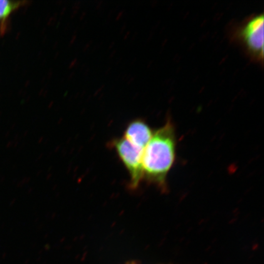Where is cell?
I'll return each instance as SVG.
<instances>
[{
    "mask_svg": "<svg viewBox=\"0 0 264 264\" xmlns=\"http://www.w3.org/2000/svg\"><path fill=\"white\" fill-rule=\"evenodd\" d=\"M154 132L145 121L136 119L128 124L124 138L139 148L144 149L150 141Z\"/></svg>",
    "mask_w": 264,
    "mask_h": 264,
    "instance_id": "obj_4",
    "label": "cell"
},
{
    "mask_svg": "<svg viewBox=\"0 0 264 264\" xmlns=\"http://www.w3.org/2000/svg\"><path fill=\"white\" fill-rule=\"evenodd\" d=\"M25 2L0 0V21H4Z\"/></svg>",
    "mask_w": 264,
    "mask_h": 264,
    "instance_id": "obj_5",
    "label": "cell"
},
{
    "mask_svg": "<svg viewBox=\"0 0 264 264\" xmlns=\"http://www.w3.org/2000/svg\"><path fill=\"white\" fill-rule=\"evenodd\" d=\"M176 137L169 120L154 132L144 148L142 158L143 178L161 190H166V178L176 158Z\"/></svg>",
    "mask_w": 264,
    "mask_h": 264,
    "instance_id": "obj_1",
    "label": "cell"
},
{
    "mask_svg": "<svg viewBox=\"0 0 264 264\" xmlns=\"http://www.w3.org/2000/svg\"><path fill=\"white\" fill-rule=\"evenodd\" d=\"M131 264H132V263Z\"/></svg>",
    "mask_w": 264,
    "mask_h": 264,
    "instance_id": "obj_6",
    "label": "cell"
},
{
    "mask_svg": "<svg viewBox=\"0 0 264 264\" xmlns=\"http://www.w3.org/2000/svg\"><path fill=\"white\" fill-rule=\"evenodd\" d=\"M234 39L254 61H264V14L254 15L236 29Z\"/></svg>",
    "mask_w": 264,
    "mask_h": 264,
    "instance_id": "obj_2",
    "label": "cell"
},
{
    "mask_svg": "<svg viewBox=\"0 0 264 264\" xmlns=\"http://www.w3.org/2000/svg\"><path fill=\"white\" fill-rule=\"evenodd\" d=\"M113 146L131 177V186L136 188L143 178L142 158L144 149L123 138L114 139Z\"/></svg>",
    "mask_w": 264,
    "mask_h": 264,
    "instance_id": "obj_3",
    "label": "cell"
}]
</instances>
